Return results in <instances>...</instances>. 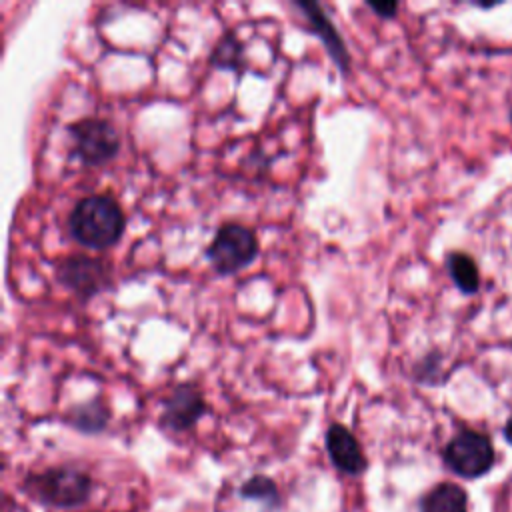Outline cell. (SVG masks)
<instances>
[{
	"mask_svg": "<svg viewBox=\"0 0 512 512\" xmlns=\"http://www.w3.org/2000/svg\"><path fill=\"white\" fill-rule=\"evenodd\" d=\"M126 218L120 204L108 194H92L78 200L68 216L70 236L94 250L114 246L124 234Z\"/></svg>",
	"mask_w": 512,
	"mask_h": 512,
	"instance_id": "cell-1",
	"label": "cell"
},
{
	"mask_svg": "<svg viewBox=\"0 0 512 512\" xmlns=\"http://www.w3.org/2000/svg\"><path fill=\"white\" fill-rule=\"evenodd\" d=\"M24 490L28 496L42 504L68 508L86 502L92 490V480L82 470L56 466L44 472L30 474L24 480Z\"/></svg>",
	"mask_w": 512,
	"mask_h": 512,
	"instance_id": "cell-2",
	"label": "cell"
},
{
	"mask_svg": "<svg viewBox=\"0 0 512 512\" xmlns=\"http://www.w3.org/2000/svg\"><path fill=\"white\" fill-rule=\"evenodd\" d=\"M258 252V238L248 226L238 222H224L208 244L206 258L218 274L230 276L250 266Z\"/></svg>",
	"mask_w": 512,
	"mask_h": 512,
	"instance_id": "cell-3",
	"label": "cell"
},
{
	"mask_svg": "<svg viewBox=\"0 0 512 512\" xmlns=\"http://www.w3.org/2000/svg\"><path fill=\"white\" fill-rule=\"evenodd\" d=\"M74 154L86 166H102L116 158L120 136L106 118H80L68 126Z\"/></svg>",
	"mask_w": 512,
	"mask_h": 512,
	"instance_id": "cell-4",
	"label": "cell"
},
{
	"mask_svg": "<svg viewBox=\"0 0 512 512\" xmlns=\"http://www.w3.org/2000/svg\"><path fill=\"white\" fill-rule=\"evenodd\" d=\"M444 462L458 476L478 478L492 468L494 446L486 434L462 430L446 444Z\"/></svg>",
	"mask_w": 512,
	"mask_h": 512,
	"instance_id": "cell-5",
	"label": "cell"
},
{
	"mask_svg": "<svg viewBox=\"0 0 512 512\" xmlns=\"http://www.w3.org/2000/svg\"><path fill=\"white\" fill-rule=\"evenodd\" d=\"M58 282L82 302L106 290L112 282L110 268L102 258L88 254H70L56 266Z\"/></svg>",
	"mask_w": 512,
	"mask_h": 512,
	"instance_id": "cell-6",
	"label": "cell"
},
{
	"mask_svg": "<svg viewBox=\"0 0 512 512\" xmlns=\"http://www.w3.org/2000/svg\"><path fill=\"white\" fill-rule=\"evenodd\" d=\"M208 406L194 382H180L162 402L160 426L172 432H186L206 414Z\"/></svg>",
	"mask_w": 512,
	"mask_h": 512,
	"instance_id": "cell-7",
	"label": "cell"
},
{
	"mask_svg": "<svg viewBox=\"0 0 512 512\" xmlns=\"http://www.w3.org/2000/svg\"><path fill=\"white\" fill-rule=\"evenodd\" d=\"M294 6L306 16L310 30L322 40V44H324L326 52L330 54V58L334 60V64L342 72H346L350 66V54L346 50V44H344L340 32L332 24V20L324 12V8L318 2H304V0H296Z\"/></svg>",
	"mask_w": 512,
	"mask_h": 512,
	"instance_id": "cell-8",
	"label": "cell"
},
{
	"mask_svg": "<svg viewBox=\"0 0 512 512\" xmlns=\"http://www.w3.org/2000/svg\"><path fill=\"white\" fill-rule=\"evenodd\" d=\"M326 450L332 464L344 474H360L366 468V458L356 436L340 422L326 430Z\"/></svg>",
	"mask_w": 512,
	"mask_h": 512,
	"instance_id": "cell-9",
	"label": "cell"
},
{
	"mask_svg": "<svg viewBox=\"0 0 512 512\" xmlns=\"http://www.w3.org/2000/svg\"><path fill=\"white\" fill-rule=\"evenodd\" d=\"M420 512H468L466 492L452 482H442L422 498Z\"/></svg>",
	"mask_w": 512,
	"mask_h": 512,
	"instance_id": "cell-10",
	"label": "cell"
},
{
	"mask_svg": "<svg viewBox=\"0 0 512 512\" xmlns=\"http://www.w3.org/2000/svg\"><path fill=\"white\" fill-rule=\"evenodd\" d=\"M108 418H110V410L100 398H92L90 402L74 406L66 416V420L76 430L86 432V434H94V432L104 430L106 424H108Z\"/></svg>",
	"mask_w": 512,
	"mask_h": 512,
	"instance_id": "cell-11",
	"label": "cell"
},
{
	"mask_svg": "<svg viewBox=\"0 0 512 512\" xmlns=\"http://www.w3.org/2000/svg\"><path fill=\"white\" fill-rule=\"evenodd\" d=\"M210 64L214 68H224V70H234L242 72L244 70V44L238 40L234 32H224L220 40L216 42L212 54H210Z\"/></svg>",
	"mask_w": 512,
	"mask_h": 512,
	"instance_id": "cell-12",
	"label": "cell"
},
{
	"mask_svg": "<svg viewBox=\"0 0 512 512\" xmlns=\"http://www.w3.org/2000/svg\"><path fill=\"white\" fill-rule=\"evenodd\" d=\"M446 268L454 284L464 294H474L480 288V274L476 262L464 252H450L446 258Z\"/></svg>",
	"mask_w": 512,
	"mask_h": 512,
	"instance_id": "cell-13",
	"label": "cell"
},
{
	"mask_svg": "<svg viewBox=\"0 0 512 512\" xmlns=\"http://www.w3.org/2000/svg\"><path fill=\"white\" fill-rule=\"evenodd\" d=\"M240 494L244 498L260 500L270 506L278 504V488L268 476H252L248 482H244V486L240 488Z\"/></svg>",
	"mask_w": 512,
	"mask_h": 512,
	"instance_id": "cell-14",
	"label": "cell"
},
{
	"mask_svg": "<svg viewBox=\"0 0 512 512\" xmlns=\"http://www.w3.org/2000/svg\"><path fill=\"white\" fill-rule=\"evenodd\" d=\"M368 8L372 12H376L380 18H392L396 16V10H398V4L396 2H388V4H378V2H368Z\"/></svg>",
	"mask_w": 512,
	"mask_h": 512,
	"instance_id": "cell-15",
	"label": "cell"
},
{
	"mask_svg": "<svg viewBox=\"0 0 512 512\" xmlns=\"http://www.w3.org/2000/svg\"><path fill=\"white\" fill-rule=\"evenodd\" d=\"M504 436H506V440L512 444V416H510V420H508L506 426H504Z\"/></svg>",
	"mask_w": 512,
	"mask_h": 512,
	"instance_id": "cell-16",
	"label": "cell"
}]
</instances>
